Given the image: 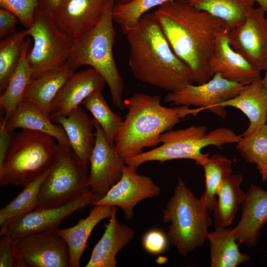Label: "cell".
<instances>
[{
    "instance_id": "1",
    "label": "cell",
    "mask_w": 267,
    "mask_h": 267,
    "mask_svg": "<svg viewBox=\"0 0 267 267\" xmlns=\"http://www.w3.org/2000/svg\"><path fill=\"white\" fill-rule=\"evenodd\" d=\"M153 13L173 50L190 69L194 83L210 80V61L219 40L228 33V25L188 0L169 1Z\"/></svg>"
},
{
    "instance_id": "6",
    "label": "cell",
    "mask_w": 267,
    "mask_h": 267,
    "mask_svg": "<svg viewBox=\"0 0 267 267\" xmlns=\"http://www.w3.org/2000/svg\"><path fill=\"white\" fill-rule=\"evenodd\" d=\"M242 134H237L230 129L221 127L207 132L203 125L191 126L184 129L170 130L161 134L162 144L152 150L142 152L125 159V164L137 168L150 161L164 162L175 159H186L201 165L209 157L202 149L208 146L217 147L226 144L237 143Z\"/></svg>"
},
{
    "instance_id": "25",
    "label": "cell",
    "mask_w": 267,
    "mask_h": 267,
    "mask_svg": "<svg viewBox=\"0 0 267 267\" xmlns=\"http://www.w3.org/2000/svg\"><path fill=\"white\" fill-rule=\"evenodd\" d=\"M5 122L7 129L11 132L21 129L43 133L54 138L59 144L71 147L62 127L54 124L48 115L30 102L23 101Z\"/></svg>"
},
{
    "instance_id": "17",
    "label": "cell",
    "mask_w": 267,
    "mask_h": 267,
    "mask_svg": "<svg viewBox=\"0 0 267 267\" xmlns=\"http://www.w3.org/2000/svg\"><path fill=\"white\" fill-rule=\"evenodd\" d=\"M107 0H63L52 12L58 26L73 40L99 22Z\"/></svg>"
},
{
    "instance_id": "8",
    "label": "cell",
    "mask_w": 267,
    "mask_h": 267,
    "mask_svg": "<svg viewBox=\"0 0 267 267\" xmlns=\"http://www.w3.org/2000/svg\"><path fill=\"white\" fill-rule=\"evenodd\" d=\"M59 144L58 160L41 187L36 209L64 205L90 189L87 167L71 147Z\"/></svg>"
},
{
    "instance_id": "43",
    "label": "cell",
    "mask_w": 267,
    "mask_h": 267,
    "mask_svg": "<svg viewBox=\"0 0 267 267\" xmlns=\"http://www.w3.org/2000/svg\"><path fill=\"white\" fill-rule=\"evenodd\" d=\"M267 12V0H254Z\"/></svg>"
},
{
    "instance_id": "2",
    "label": "cell",
    "mask_w": 267,
    "mask_h": 267,
    "mask_svg": "<svg viewBox=\"0 0 267 267\" xmlns=\"http://www.w3.org/2000/svg\"><path fill=\"white\" fill-rule=\"evenodd\" d=\"M129 64L138 80L175 92L193 84L189 68L175 53L154 13H146L125 34Z\"/></svg>"
},
{
    "instance_id": "23",
    "label": "cell",
    "mask_w": 267,
    "mask_h": 267,
    "mask_svg": "<svg viewBox=\"0 0 267 267\" xmlns=\"http://www.w3.org/2000/svg\"><path fill=\"white\" fill-rule=\"evenodd\" d=\"M75 70L67 60L32 79L23 101L33 103L49 116L52 100L66 81L75 72Z\"/></svg>"
},
{
    "instance_id": "22",
    "label": "cell",
    "mask_w": 267,
    "mask_h": 267,
    "mask_svg": "<svg viewBox=\"0 0 267 267\" xmlns=\"http://www.w3.org/2000/svg\"><path fill=\"white\" fill-rule=\"evenodd\" d=\"M88 216L81 219L70 227L56 230L66 242L69 250V267H79L82 255L87 247V241L96 225L102 220L110 218L117 207L108 205L96 204Z\"/></svg>"
},
{
    "instance_id": "5",
    "label": "cell",
    "mask_w": 267,
    "mask_h": 267,
    "mask_svg": "<svg viewBox=\"0 0 267 267\" xmlns=\"http://www.w3.org/2000/svg\"><path fill=\"white\" fill-rule=\"evenodd\" d=\"M59 151V144L51 136L21 129L12 136L0 166V185L25 186L54 166Z\"/></svg>"
},
{
    "instance_id": "15",
    "label": "cell",
    "mask_w": 267,
    "mask_h": 267,
    "mask_svg": "<svg viewBox=\"0 0 267 267\" xmlns=\"http://www.w3.org/2000/svg\"><path fill=\"white\" fill-rule=\"evenodd\" d=\"M95 143L90 160V189L103 197L121 178L125 160L107 141L98 124L93 119Z\"/></svg>"
},
{
    "instance_id": "37",
    "label": "cell",
    "mask_w": 267,
    "mask_h": 267,
    "mask_svg": "<svg viewBox=\"0 0 267 267\" xmlns=\"http://www.w3.org/2000/svg\"><path fill=\"white\" fill-rule=\"evenodd\" d=\"M0 237V267H25L17 249L16 239L7 234Z\"/></svg>"
},
{
    "instance_id": "42",
    "label": "cell",
    "mask_w": 267,
    "mask_h": 267,
    "mask_svg": "<svg viewBox=\"0 0 267 267\" xmlns=\"http://www.w3.org/2000/svg\"><path fill=\"white\" fill-rule=\"evenodd\" d=\"M262 178L264 181L267 180V161L261 166H258Z\"/></svg>"
},
{
    "instance_id": "21",
    "label": "cell",
    "mask_w": 267,
    "mask_h": 267,
    "mask_svg": "<svg viewBox=\"0 0 267 267\" xmlns=\"http://www.w3.org/2000/svg\"><path fill=\"white\" fill-rule=\"evenodd\" d=\"M52 121L62 127L73 153L80 163L87 167L96 139L92 119L79 106L68 115Z\"/></svg>"
},
{
    "instance_id": "45",
    "label": "cell",
    "mask_w": 267,
    "mask_h": 267,
    "mask_svg": "<svg viewBox=\"0 0 267 267\" xmlns=\"http://www.w3.org/2000/svg\"><path fill=\"white\" fill-rule=\"evenodd\" d=\"M117 0L118 2H119V3H126V2H129L132 0Z\"/></svg>"
},
{
    "instance_id": "28",
    "label": "cell",
    "mask_w": 267,
    "mask_h": 267,
    "mask_svg": "<svg viewBox=\"0 0 267 267\" xmlns=\"http://www.w3.org/2000/svg\"><path fill=\"white\" fill-rule=\"evenodd\" d=\"M211 267H236L250 259L241 253L236 243L234 228H218L209 232Z\"/></svg>"
},
{
    "instance_id": "12",
    "label": "cell",
    "mask_w": 267,
    "mask_h": 267,
    "mask_svg": "<svg viewBox=\"0 0 267 267\" xmlns=\"http://www.w3.org/2000/svg\"><path fill=\"white\" fill-rule=\"evenodd\" d=\"M267 12L252 8L243 22L227 34L231 47L260 72L267 68Z\"/></svg>"
},
{
    "instance_id": "18",
    "label": "cell",
    "mask_w": 267,
    "mask_h": 267,
    "mask_svg": "<svg viewBox=\"0 0 267 267\" xmlns=\"http://www.w3.org/2000/svg\"><path fill=\"white\" fill-rule=\"evenodd\" d=\"M267 222V191L252 184L241 204V218L233 228L238 244L255 246Z\"/></svg>"
},
{
    "instance_id": "46",
    "label": "cell",
    "mask_w": 267,
    "mask_h": 267,
    "mask_svg": "<svg viewBox=\"0 0 267 267\" xmlns=\"http://www.w3.org/2000/svg\"></svg>"
},
{
    "instance_id": "9",
    "label": "cell",
    "mask_w": 267,
    "mask_h": 267,
    "mask_svg": "<svg viewBox=\"0 0 267 267\" xmlns=\"http://www.w3.org/2000/svg\"><path fill=\"white\" fill-rule=\"evenodd\" d=\"M28 29L33 40L28 55L33 79L67 61L74 40L58 26L51 13L37 9Z\"/></svg>"
},
{
    "instance_id": "24",
    "label": "cell",
    "mask_w": 267,
    "mask_h": 267,
    "mask_svg": "<svg viewBox=\"0 0 267 267\" xmlns=\"http://www.w3.org/2000/svg\"><path fill=\"white\" fill-rule=\"evenodd\" d=\"M262 78L246 85L237 95L222 103V108L232 107L241 111L247 117L249 124L242 136H246L264 125L267 118V88Z\"/></svg>"
},
{
    "instance_id": "39",
    "label": "cell",
    "mask_w": 267,
    "mask_h": 267,
    "mask_svg": "<svg viewBox=\"0 0 267 267\" xmlns=\"http://www.w3.org/2000/svg\"><path fill=\"white\" fill-rule=\"evenodd\" d=\"M18 17L12 12L1 8L0 9V37L14 32L18 22Z\"/></svg>"
},
{
    "instance_id": "26",
    "label": "cell",
    "mask_w": 267,
    "mask_h": 267,
    "mask_svg": "<svg viewBox=\"0 0 267 267\" xmlns=\"http://www.w3.org/2000/svg\"><path fill=\"white\" fill-rule=\"evenodd\" d=\"M30 45V40L28 38L24 42L17 66L5 90L0 94V107L4 112L3 119L5 122L23 101L26 89L32 79L33 71L28 58Z\"/></svg>"
},
{
    "instance_id": "3",
    "label": "cell",
    "mask_w": 267,
    "mask_h": 267,
    "mask_svg": "<svg viewBox=\"0 0 267 267\" xmlns=\"http://www.w3.org/2000/svg\"><path fill=\"white\" fill-rule=\"evenodd\" d=\"M158 95L136 93L124 99L128 113L115 143L116 154L124 159L142 152L144 147L160 143V136L181 119L196 116L203 110L186 106L165 107Z\"/></svg>"
},
{
    "instance_id": "31",
    "label": "cell",
    "mask_w": 267,
    "mask_h": 267,
    "mask_svg": "<svg viewBox=\"0 0 267 267\" xmlns=\"http://www.w3.org/2000/svg\"><path fill=\"white\" fill-rule=\"evenodd\" d=\"M101 91L93 92L82 104L91 113L93 119L101 127L108 142L114 146L123 118L111 110Z\"/></svg>"
},
{
    "instance_id": "14",
    "label": "cell",
    "mask_w": 267,
    "mask_h": 267,
    "mask_svg": "<svg viewBox=\"0 0 267 267\" xmlns=\"http://www.w3.org/2000/svg\"><path fill=\"white\" fill-rule=\"evenodd\" d=\"M136 169L125 164L120 179L93 206L102 204L118 207L125 219H133L134 208L140 201L157 197L161 191L159 186L150 177L138 174Z\"/></svg>"
},
{
    "instance_id": "35",
    "label": "cell",
    "mask_w": 267,
    "mask_h": 267,
    "mask_svg": "<svg viewBox=\"0 0 267 267\" xmlns=\"http://www.w3.org/2000/svg\"><path fill=\"white\" fill-rule=\"evenodd\" d=\"M236 149L248 162L261 166L267 161V122L251 134L242 136Z\"/></svg>"
},
{
    "instance_id": "11",
    "label": "cell",
    "mask_w": 267,
    "mask_h": 267,
    "mask_svg": "<svg viewBox=\"0 0 267 267\" xmlns=\"http://www.w3.org/2000/svg\"><path fill=\"white\" fill-rule=\"evenodd\" d=\"M102 197L90 189L61 206L35 209L0 226V236L7 234L16 239L31 233L56 230L61 221L74 212L93 205Z\"/></svg>"
},
{
    "instance_id": "36",
    "label": "cell",
    "mask_w": 267,
    "mask_h": 267,
    "mask_svg": "<svg viewBox=\"0 0 267 267\" xmlns=\"http://www.w3.org/2000/svg\"><path fill=\"white\" fill-rule=\"evenodd\" d=\"M38 5V0H0V7L13 13L27 28L33 24Z\"/></svg>"
},
{
    "instance_id": "34",
    "label": "cell",
    "mask_w": 267,
    "mask_h": 267,
    "mask_svg": "<svg viewBox=\"0 0 267 267\" xmlns=\"http://www.w3.org/2000/svg\"><path fill=\"white\" fill-rule=\"evenodd\" d=\"M173 0H132L115 3L112 16L114 22L125 35L137 25L139 20L151 9Z\"/></svg>"
},
{
    "instance_id": "4",
    "label": "cell",
    "mask_w": 267,
    "mask_h": 267,
    "mask_svg": "<svg viewBox=\"0 0 267 267\" xmlns=\"http://www.w3.org/2000/svg\"><path fill=\"white\" fill-rule=\"evenodd\" d=\"M115 3V0H107L104 12L96 26L74 40L67 61L75 69L87 65L95 69L108 85L113 104L123 110L124 81L113 53L115 30L112 11Z\"/></svg>"
},
{
    "instance_id": "41",
    "label": "cell",
    "mask_w": 267,
    "mask_h": 267,
    "mask_svg": "<svg viewBox=\"0 0 267 267\" xmlns=\"http://www.w3.org/2000/svg\"><path fill=\"white\" fill-rule=\"evenodd\" d=\"M63 0H38L37 10L52 13Z\"/></svg>"
},
{
    "instance_id": "16",
    "label": "cell",
    "mask_w": 267,
    "mask_h": 267,
    "mask_svg": "<svg viewBox=\"0 0 267 267\" xmlns=\"http://www.w3.org/2000/svg\"><path fill=\"white\" fill-rule=\"evenodd\" d=\"M105 84L102 76L92 67L74 72L52 100L49 109L50 119L52 121L68 115L91 93L102 91Z\"/></svg>"
},
{
    "instance_id": "44",
    "label": "cell",
    "mask_w": 267,
    "mask_h": 267,
    "mask_svg": "<svg viewBox=\"0 0 267 267\" xmlns=\"http://www.w3.org/2000/svg\"><path fill=\"white\" fill-rule=\"evenodd\" d=\"M265 75L263 78L262 79V83L264 86L267 88V68L266 69Z\"/></svg>"
},
{
    "instance_id": "7",
    "label": "cell",
    "mask_w": 267,
    "mask_h": 267,
    "mask_svg": "<svg viewBox=\"0 0 267 267\" xmlns=\"http://www.w3.org/2000/svg\"><path fill=\"white\" fill-rule=\"evenodd\" d=\"M163 220L170 223L168 239L183 257L203 245L212 223L209 211L180 177L163 211Z\"/></svg>"
},
{
    "instance_id": "19",
    "label": "cell",
    "mask_w": 267,
    "mask_h": 267,
    "mask_svg": "<svg viewBox=\"0 0 267 267\" xmlns=\"http://www.w3.org/2000/svg\"><path fill=\"white\" fill-rule=\"evenodd\" d=\"M209 69L212 77L219 73L228 81L246 85L262 78L261 72L231 47L227 34L219 40Z\"/></svg>"
},
{
    "instance_id": "40",
    "label": "cell",
    "mask_w": 267,
    "mask_h": 267,
    "mask_svg": "<svg viewBox=\"0 0 267 267\" xmlns=\"http://www.w3.org/2000/svg\"><path fill=\"white\" fill-rule=\"evenodd\" d=\"M13 132L9 131L2 119L0 123V166L3 163L8 151Z\"/></svg>"
},
{
    "instance_id": "20",
    "label": "cell",
    "mask_w": 267,
    "mask_h": 267,
    "mask_svg": "<svg viewBox=\"0 0 267 267\" xmlns=\"http://www.w3.org/2000/svg\"><path fill=\"white\" fill-rule=\"evenodd\" d=\"M117 207L104 225V233L94 247L86 267H115L117 253L134 238V231L116 219Z\"/></svg>"
},
{
    "instance_id": "30",
    "label": "cell",
    "mask_w": 267,
    "mask_h": 267,
    "mask_svg": "<svg viewBox=\"0 0 267 267\" xmlns=\"http://www.w3.org/2000/svg\"><path fill=\"white\" fill-rule=\"evenodd\" d=\"M204 172L205 191L199 199L212 212L217 193L223 181L232 174V161L222 155H214L201 165Z\"/></svg>"
},
{
    "instance_id": "32",
    "label": "cell",
    "mask_w": 267,
    "mask_h": 267,
    "mask_svg": "<svg viewBox=\"0 0 267 267\" xmlns=\"http://www.w3.org/2000/svg\"><path fill=\"white\" fill-rule=\"evenodd\" d=\"M54 166L33 182L24 186L16 197L0 209V226L36 208L41 187Z\"/></svg>"
},
{
    "instance_id": "29",
    "label": "cell",
    "mask_w": 267,
    "mask_h": 267,
    "mask_svg": "<svg viewBox=\"0 0 267 267\" xmlns=\"http://www.w3.org/2000/svg\"><path fill=\"white\" fill-rule=\"evenodd\" d=\"M196 8L224 21L230 29L244 20L254 7V0H188Z\"/></svg>"
},
{
    "instance_id": "10",
    "label": "cell",
    "mask_w": 267,
    "mask_h": 267,
    "mask_svg": "<svg viewBox=\"0 0 267 267\" xmlns=\"http://www.w3.org/2000/svg\"><path fill=\"white\" fill-rule=\"evenodd\" d=\"M248 85V84H247ZM247 85L231 82L216 73L202 84L190 85L181 90L169 92L164 97L165 103L201 108L216 116L225 118L226 111L220 104L240 93Z\"/></svg>"
},
{
    "instance_id": "27",
    "label": "cell",
    "mask_w": 267,
    "mask_h": 267,
    "mask_svg": "<svg viewBox=\"0 0 267 267\" xmlns=\"http://www.w3.org/2000/svg\"><path fill=\"white\" fill-rule=\"evenodd\" d=\"M243 180L241 175L232 174L219 188L212 210L216 228L227 227L234 220L238 207L245 197L246 193L240 187Z\"/></svg>"
},
{
    "instance_id": "13",
    "label": "cell",
    "mask_w": 267,
    "mask_h": 267,
    "mask_svg": "<svg viewBox=\"0 0 267 267\" xmlns=\"http://www.w3.org/2000/svg\"><path fill=\"white\" fill-rule=\"evenodd\" d=\"M16 246L25 267H69L67 245L56 230L22 236L16 239Z\"/></svg>"
},
{
    "instance_id": "33",
    "label": "cell",
    "mask_w": 267,
    "mask_h": 267,
    "mask_svg": "<svg viewBox=\"0 0 267 267\" xmlns=\"http://www.w3.org/2000/svg\"><path fill=\"white\" fill-rule=\"evenodd\" d=\"M29 30L14 33L0 43V92L5 90L19 61L23 45Z\"/></svg>"
},
{
    "instance_id": "38",
    "label": "cell",
    "mask_w": 267,
    "mask_h": 267,
    "mask_svg": "<svg viewBox=\"0 0 267 267\" xmlns=\"http://www.w3.org/2000/svg\"><path fill=\"white\" fill-rule=\"evenodd\" d=\"M142 243L147 252L156 255L165 250L168 244V239L162 230L154 229L148 231L144 234Z\"/></svg>"
}]
</instances>
